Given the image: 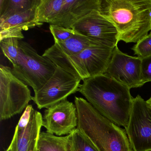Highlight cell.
Listing matches in <instances>:
<instances>
[{"label":"cell","mask_w":151,"mask_h":151,"mask_svg":"<svg viewBox=\"0 0 151 151\" xmlns=\"http://www.w3.org/2000/svg\"><path fill=\"white\" fill-rule=\"evenodd\" d=\"M72 29L93 42L110 48L117 46L119 42L116 28L99 11L89 13L77 22Z\"/></svg>","instance_id":"cell-9"},{"label":"cell","mask_w":151,"mask_h":151,"mask_svg":"<svg viewBox=\"0 0 151 151\" xmlns=\"http://www.w3.org/2000/svg\"><path fill=\"white\" fill-rule=\"evenodd\" d=\"M43 123L40 112L32 109L25 127L17 125L10 145L14 151H38V143Z\"/></svg>","instance_id":"cell-13"},{"label":"cell","mask_w":151,"mask_h":151,"mask_svg":"<svg viewBox=\"0 0 151 151\" xmlns=\"http://www.w3.org/2000/svg\"><path fill=\"white\" fill-rule=\"evenodd\" d=\"M81 80L57 67L46 83L35 92L32 100L38 108H48L78 91Z\"/></svg>","instance_id":"cell-7"},{"label":"cell","mask_w":151,"mask_h":151,"mask_svg":"<svg viewBox=\"0 0 151 151\" xmlns=\"http://www.w3.org/2000/svg\"><path fill=\"white\" fill-rule=\"evenodd\" d=\"M38 151H70L69 135L57 136L46 132H40Z\"/></svg>","instance_id":"cell-17"},{"label":"cell","mask_w":151,"mask_h":151,"mask_svg":"<svg viewBox=\"0 0 151 151\" xmlns=\"http://www.w3.org/2000/svg\"><path fill=\"white\" fill-rule=\"evenodd\" d=\"M40 2V0H0V20L37 6Z\"/></svg>","instance_id":"cell-16"},{"label":"cell","mask_w":151,"mask_h":151,"mask_svg":"<svg viewBox=\"0 0 151 151\" xmlns=\"http://www.w3.org/2000/svg\"><path fill=\"white\" fill-rule=\"evenodd\" d=\"M49 29L54 38L55 42L65 41L78 33L73 29H66L57 25H50Z\"/></svg>","instance_id":"cell-22"},{"label":"cell","mask_w":151,"mask_h":151,"mask_svg":"<svg viewBox=\"0 0 151 151\" xmlns=\"http://www.w3.org/2000/svg\"><path fill=\"white\" fill-rule=\"evenodd\" d=\"M141 59L121 52L117 46L104 75L114 79L130 89L144 85L141 79Z\"/></svg>","instance_id":"cell-10"},{"label":"cell","mask_w":151,"mask_h":151,"mask_svg":"<svg viewBox=\"0 0 151 151\" xmlns=\"http://www.w3.org/2000/svg\"><path fill=\"white\" fill-rule=\"evenodd\" d=\"M147 102L148 105L150 106L151 107V96L150 98H149V99L147 100V101H146Z\"/></svg>","instance_id":"cell-25"},{"label":"cell","mask_w":151,"mask_h":151,"mask_svg":"<svg viewBox=\"0 0 151 151\" xmlns=\"http://www.w3.org/2000/svg\"><path fill=\"white\" fill-rule=\"evenodd\" d=\"M32 100L28 86L12 73L11 68L0 66V120L21 114Z\"/></svg>","instance_id":"cell-6"},{"label":"cell","mask_w":151,"mask_h":151,"mask_svg":"<svg viewBox=\"0 0 151 151\" xmlns=\"http://www.w3.org/2000/svg\"><path fill=\"white\" fill-rule=\"evenodd\" d=\"M19 54L11 70L36 92L52 77L57 67L48 58L39 55L27 42L19 40Z\"/></svg>","instance_id":"cell-4"},{"label":"cell","mask_w":151,"mask_h":151,"mask_svg":"<svg viewBox=\"0 0 151 151\" xmlns=\"http://www.w3.org/2000/svg\"><path fill=\"white\" fill-rule=\"evenodd\" d=\"M141 59V79L144 85L151 82V55Z\"/></svg>","instance_id":"cell-23"},{"label":"cell","mask_w":151,"mask_h":151,"mask_svg":"<svg viewBox=\"0 0 151 151\" xmlns=\"http://www.w3.org/2000/svg\"><path fill=\"white\" fill-rule=\"evenodd\" d=\"M125 131L132 151H151V107L139 95L133 99Z\"/></svg>","instance_id":"cell-8"},{"label":"cell","mask_w":151,"mask_h":151,"mask_svg":"<svg viewBox=\"0 0 151 151\" xmlns=\"http://www.w3.org/2000/svg\"><path fill=\"white\" fill-rule=\"evenodd\" d=\"M6 151H14V148H13V147L11 145H10L9 146V147L8 149L6 150Z\"/></svg>","instance_id":"cell-24"},{"label":"cell","mask_w":151,"mask_h":151,"mask_svg":"<svg viewBox=\"0 0 151 151\" xmlns=\"http://www.w3.org/2000/svg\"><path fill=\"white\" fill-rule=\"evenodd\" d=\"M132 49L134 55L140 59L151 55V31L149 34L139 40Z\"/></svg>","instance_id":"cell-21"},{"label":"cell","mask_w":151,"mask_h":151,"mask_svg":"<svg viewBox=\"0 0 151 151\" xmlns=\"http://www.w3.org/2000/svg\"><path fill=\"white\" fill-rule=\"evenodd\" d=\"M97 45L99 44L77 33L65 41L55 42L52 46L45 50L42 56L52 61L58 58L76 55L91 46Z\"/></svg>","instance_id":"cell-15"},{"label":"cell","mask_w":151,"mask_h":151,"mask_svg":"<svg viewBox=\"0 0 151 151\" xmlns=\"http://www.w3.org/2000/svg\"><path fill=\"white\" fill-rule=\"evenodd\" d=\"M19 40L15 38L4 39L0 41V46L3 54L11 63L14 64L19 52Z\"/></svg>","instance_id":"cell-20"},{"label":"cell","mask_w":151,"mask_h":151,"mask_svg":"<svg viewBox=\"0 0 151 151\" xmlns=\"http://www.w3.org/2000/svg\"><path fill=\"white\" fill-rule=\"evenodd\" d=\"M78 129L98 151H132L125 130L101 114L86 100L76 96Z\"/></svg>","instance_id":"cell-3"},{"label":"cell","mask_w":151,"mask_h":151,"mask_svg":"<svg viewBox=\"0 0 151 151\" xmlns=\"http://www.w3.org/2000/svg\"><path fill=\"white\" fill-rule=\"evenodd\" d=\"M114 48L91 46L78 54L52 60L56 65L81 80L105 74Z\"/></svg>","instance_id":"cell-5"},{"label":"cell","mask_w":151,"mask_h":151,"mask_svg":"<svg viewBox=\"0 0 151 151\" xmlns=\"http://www.w3.org/2000/svg\"><path fill=\"white\" fill-rule=\"evenodd\" d=\"M38 6L0 20V41L9 38L22 40L24 38L22 31L42 26L44 23H40L37 19Z\"/></svg>","instance_id":"cell-14"},{"label":"cell","mask_w":151,"mask_h":151,"mask_svg":"<svg viewBox=\"0 0 151 151\" xmlns=\"http://www.w3.org/2000/svg\"><path fill=\"white\" fill-rule=\"evenodd\" d=\"M70 151H98L94 145L79 129L69 135Z\"/></svg>","instance_id":"cell-19"},{"label":"cell","mask_w":151,"mask_h":151,"mask_svg":"<svg viewBox=\"0 0 151 151\" xmlns=\"http://www.w3.org/2000/svg\"><path fill=\"white\" fill-rule=\"evenodd\" d=\"M64 0H40L37 17L40 23L50 24L58 15Z\"/></svg>","instance_id":"cell-18"},{"label":"cell","mask_w":151,"mask_h":151,"mask_svg":"<svg viewBox=\"0 0 151 151\" xmlns=\"http://www.w3.org/2000/svg\"><path fill=\"white\" fill-rule=\"evenodd\" d=\"M101 0H64L56 18L50 25L72 29L77 22L94 10L100 11Z\"/></svg>","instance_id":"cell-12"},{"label":"cell","mask_w":151,"mask_h":151,"mask_svg":"<svg viewBox=\"0 0 151 151\" xmlns=\"http://www.w3.org/2000/svg\"><path fill=\"white\" fill-rule=\"evenodd\" d=\"M83 81L78 91L101 114L125 129L133 99L130 89L104 74Z\"/></svg>","instance_id":"cell-1"},{"label":"cell","mask_w":151,"mask_h":151,"mask_svg":"<svg viewBox=\"0 0 151 151\" xmlns=\"http://www.w3.org/2000/svg\"></svg>","instance_id":"cell-26"},{"label":"cell","mask_w":151,"mask_h":151,"mask_svg":"<svg viewBox=\"0 0 151 151\" xmlns=\"http://www.w3.org/2000/svg\"><path fill=\"white\" fill-rule=\"evenodd\" d=\"M42 126L46 132L57 136L69 135L78 126L76 105L67 99L53 105L45 111Z\"/></svg>","instance_id":"cell-11"},{"label":"cell","mask_w":151,"mask_h":151,"mask_svg":"<svg viewBox=\"0 0 151 151\" xmlns=\"http://www.w3.org/2000/svg\"><path fill=\"white\" fill-rule=\"evenodd\" d=\"M100 12L116 28L119 41L137 43L151 31V0H101Z\"/></svg>","instance_id":"cell-2"}]
</instances>
